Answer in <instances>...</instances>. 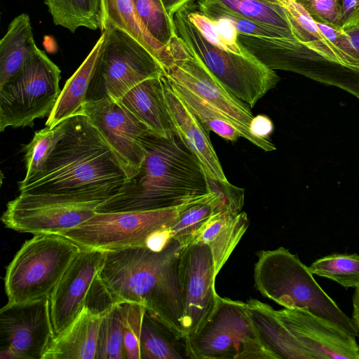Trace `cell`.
Instances as JSON below:
<instances>
[{"label": "cell", "mask_w": 359, "mask_h": 359, "mask_svg": "<svg viewBox=\"0 0 359 359\" xmlns=\"http://www.w3.org/2000/svg\"><path fill=\"white\" fill-rule=\"evenodd\" d=\"M123 337V310L118 303L102 316L95 359L126 358Z\"/></svg>", "instance_id": "cell-32"}, {"label": "cell", "mask_w": 359, "mask_h": 359, "mask_svg": "<svg viewBox=\"0 0 359 359\" xmlns=\"http://www.w3.org/2000/svg\"><path fill=\"white\" fill-rule=\"evenodd\" d=\"M137 14L147 32L166 46L175 34L173 19L161 0H133Z\"/></svg>", "instance_id": "cell-34"}, {"label": "cell", "mask_w": 359, "mask_h": 359, "mask_svg": "<svg viewBox=\"0 0 359 359\" xmlns=\"http://www.w3.org/2000/svg\"><path fill=\"white\" fill-rule=\"evenodd\" d=\"M194 3V1H192ZM196 9L213 20L226 19L236 27L238 33L254 36L285 38L297 40L293 33L248 20L230 12L205 6H197Z\"/></svg>", "instance_id": "cell-35"}, {"label": "cell", "mask_w": 359, "mask_h": 359, "mask_svg": "<svg viewBox=\"0 0 359 359\" xmlns=\"http://www.w3.org/2000/svg\"><path fill=\"white\" fill-rule=\"evenodd\" d=\"M245 305L262 344L274 359H314L278 319L269 305L255 299H250Z\"/></svg>", "instance_id": "cell-20"}, {"label": "cell", "mask_w": 359, "mask_h": 359, "mask_svg": "<svg viewBox=\"0 0 359 359\" xmlns=\"http://www.w3.org/2000/svg\"><path fill=\"white\" fill-rule=\"evenodd\" d=\"M118 304L97 273L88 290L84 307L93 313L102 316Z\"/></svg>", "instance_id": "cell-38"}, {"label": "cell", "mask_w": 359, "mask_h": 359, "mask_svg": "<svg viewBox=\"0 0 359 359\" xmlns=\"http://www.w3.org/2000/svg\"><path fill=\"white\" fill-rule=\"evenodd\" d=\"M103 39L104 36L102 33L87 57L66 81L53 109L48 116L46 126L53 128L81 111L86 101L87 93Z\"/></svg>", "instance_id": "cell-23"}, {"label": "cell", "mask_w": 359, "mask_h": 359, "mask_svg": "<svg viewBox=\"0 0 359 359\" xmlns=\"http://www.w3.org/2000/svg\"><path fill=\"white\" fill-rule=\"evenodd\" d=\"M128 180L97 128L86 116L77 114L67 119L43 170L18 184L20 194L32 201L97 207Z\"/></svg>", "instance_id": "cell-1"}, {"label": "cell", "mask_w": 359, "mask_h": 359, "mask_svg": "<svg viewBox=\"0 0 359 359\" xmlns=\"http://www.w3.org/2000/svg\"><path fill=\"white\" fill-rule=\"evenodd\" d=\"M1 358L42 359L55 337L49 297L8 302L0 311Z\"/></svg>", "instance_id": "cell-12"}, {"label": "cell", "mask_w": 359, "mask_h": 359, "mask_svg": "<svg viewBox=\"0 0 359 359\" xmlns=\"http://www.w3.org/2000/svg\"><path fill=\"white\" fill-rule=\"evenodd\" d=\"M194 0H180V1L174 6V7L168 12V14L170 17L172 18L174 13L184 5L193 1Z\"/></svg>", "instance_id": "cell-43"}, {"label": "cell", "mask_w": 359, "mask_h": 359, "mask_svg": "<svg viewBox=\"0 0 359 359\" xmlns=\"http://www.w3.org/2000/svg\"><path fill=\"white\" fill-rule=\"evenodd\" d=\"M348 36L349 40L351 41V43L353 44L354 48L356 50V55L358 60L359 62V25L353 27L351 29H349L346 32H345ZM358 99H359V79L357 86V90H356V96Z\"/></svg>", "instance_id": "cell-41"}, {"label": "cell", "mask_w": 359, "mask_h": 359, "mask_svg": "<svg viewBox=\"0 0 359 359\" xmlns=\"http://www.w3.org/2000/svg\"><path fill=\"white\" fill-rule=\"evenodd\" d=\"M55 25L74 33L84 27L95 30L102 28L101 0H44Z\"/></svg>", "instance_id": "cell-27"}, {"label": "cell", "mask_w": 359, "mask_h": 359, "mask_svg": "<svg viewBox=\"0 0 359 359\" xmlns=\"http://www.w3.org/2000/svg\"><path fill=\"white\" fill-rule=\"evenodd\" d=\"M95 206L35 201L19 195L10 201L1 215L6 227L18 232L60 233L91 217Z\"/></svg>", "instance_id": "cell-15"}, {"label": "cell", "mask_w": 359, "mask_h": 359, "mask_svg": "<svg viewBox=\"0 0 359 359\" xmlns=\"http://www.w3.org/2000/svg\"><path fill=\"white\" fill-rule=\"evenodd\" d=\"M184 341L190 358L274 359L262 344L245 303L219 296L208 320Z\"/></svg>", "instance_id": "cell-7"}, {"label": "cell", "mask_w": 359, "mask_h": 359, "mask_svg": "<svg viewBox=\"0 0 359 359\" xmlns=\"http://www.w3.org/2000/svg\"><path fill=\"white\" fill-rule=\"evenodd\" d=\"M162 74L140 83L126 93L118 102L145 125L152 134L168 138L175 133L164 100Z\"/></svg>", "instance_id": "cell-19"}, {"label": "cell", "mask_w": 359, "mask_h": 359, "mask_svg": "<svg viewBox=\"0 0 359 359\" xmlns=\"http://www.w3.org/2000/svg\"><path fill=\"white\" fill-rule=\"evenodd\" d=\"M101 31L104 39L86 101L107 97L118 102L140 83L163 74L156 59L130 35L111 25Z\"/></svg>", "instance_id": "cell-8"}, {"label": "cell", "mask_w": 359, "mask_h": 359, "mask_svg": "<svg viewBox=\"0 0 359 359\" xmlns=\"http://www.w3.org/2000/svg\"><path fill=\"white\" fill-rule=\"evenodd\" d=\"M144 157L134 177L98 205L96 212L148 211L173 208L208 196L209 179L195 155L176 134L142 139Z\"/></svg>", "instance_id": "cell-2"}, {"label": "cell", "mask_w": 359, "mask_h": 359, "mask_svg": "<svg viewBox=\"0 0 359 359\" xmlns=\"http://www.w3.org/2000/svg\"><path fill=\"white\" fill-rule=\"evenodd\" d=\"M37 49L29 15L16 16L0 41V87L20 71Z\"/></svg>", "instance_id": "cell-24"}, {"label": "cell", "mask_w": 359, "mask_h": 359, "mask_svg": "<svg viewBox=\"0 0 359 359\" xmlns=\"http://www.w3.org/2000/svg\"><path fill=\"white\" fill-rule=\"evenodd\" d=\"M165 47L170 62L163 74L170 81L189 89L224 112L237 124L241 137L265 151L276 149L270 138H259L250 133L249 125L254 117L251 108L230 92L176 33Z\"/></svg>", "instance_id": "cell-11"}, {"label": "cell", "mask_w": 359, "mask_h": 359, "mask_svg": "<svg viewBox=\"0 0 359 359\" xmlns=\"http://www.w3.org/2000/svg\"><path fill=\"white\" fill-rule=\"evenodd\" d=\"M170 81L175 92L209 131L231 142H236L241 137L237 124L214 104L189 89Z\"/></svg>", "instance_id": "cell-29"}, {"label": "cell", "mask_w": 359, "mask_h": 359, "mask_svg": "<svg viewBox=\"0 0 359 359\" xmlns=\"http://www.w3.org/2000/svg\"><path fill=\"white\" fill-rule=\"evenodd\" d=\"M79 114L97 128L128 180L137 175L145 154L142 139L151 133L148 128L118 102L107 97L86 101Z\"/></svg>", "instance_id": "cell-14"}, {"label": "cell", "mask_w": 359, "mask_h": 359, "mask_svg": "<svg viewBox=\"0 0 359 359\" xmlns=\"http://www.w3.org/2000/svg\"><path fill=\"white\" fill-rule=\"evenodd\" d=\"M186 6L187 17L202 36L214 46L224 51L250 56L252 54L239 42L238 31L226 19L213 20L199 12L192 1Z\"/></svg>", "instance_id": "cell-30"}, {"label": "cell", "mask_w": 359, "mask_h": 359, "mask_svg": "<svg viewBox=\"0 0 359 359\" xmlns=\"http://www.w3.org/2000/svg\"><path fill=\"white\" fill-rule=\"evenodd\" d=\"M197 6L222 9L240 17L293 33L284 8L278 0H194Z\"/></svg>", "instance_id": "cell-26"}, {"label": "cell", "mask_w": 359, "mask_h": 359, "mask_svg": "<svg viewBox=\"0 0 359 359\" xmlns=\"http://www.w3.org/2000/svg\"><path fill=\"white\" fill-rule=\"evenodd\" d=\"M177 339L181 338L146 309L140 335L141 359L183 358Z\"/></svg>", "instance_id": "cell-28"}, {"label": "cell", "mask_w": 359, "mask_h": 359, "mask_svg": "<svg viewBox=\"0 0 359 359\" xmlns=\"http://www.w3.org/2000/svg\"><path fill=\"white\" fill-rule=\"evenodd\" d=\"M61 70L39 48L20 71L0 87V131L32 127L48 116L61 93Z\"/></svg>", "instance_id": "cell-9"}, {"label": "cell", "mask_w": 359, "mask_h": 359, "mask_svg": "<svg viewBox=\"0 0 359 359\" xmlns=\"http://www.w3.org/2000/svg\"><path fill=\"white\" fill-rule=\"evenodd\" d=\"M168 13L177 4L180 0H161Z\"/></svg>", "instance_id": "cell-44"}, {"label": "cell", "mask_w": 359, "mask_h": 359, "mask_svg": "<svg viewBox=\"0 0 359 359\" xmlns=\"http://www.w3.org/2000/svg\"><path fill=\"white\" fill-rule=\"evenodd\" d=\"M182 246L172 238L160 251L147 245L106 252L98 273L118 303L142 304L180 338L185 337L179 280Z\"/></svg>", "instance_id": "cell-3"}, {"label": "cell", "mask_w": 359, "mask_h": 359, "mask_svg": "<svg viewBox=\"0 0 359 359\" xmlns=\"http://www.w3.org/2000/svg\"><path fill=\"white\" fill-rule=\"evenodd\" d=\"M101 318L83 307L74 320L55 336L42 359H95Z\"/></svg>", "instance_id": "cell-21"}, {"label": "cell", "mask_w": 359, "mask_h": 359, "mask_svg": "<svg viewBox=\"0 0 359 359\" xmlns=\"http://www.w3.org/2000/svg\"><path fill=\"white\" fill-rule=\"evenodd\" d=\"M105 251L81 248L49 297L55 336L67 328L84 307L90 284L102 266Z\"/></svg>", "instance_id": "cell-16"}, {"label": "cell", "mask_w": 359, "mask_h": 359, "mask_svg": "<svg viewBox=\"0 0 359 359\" xmlns=\"http://www.w3.org/2000/svg\"><path fill=\"white\" fill-rule=\"evenodd\" d=\"M340 8L341 31L359 25V0H340Z\"/></svg>", "instance_id": "cell-39"}, {"label": "cell", "mask_w": 359, "mask_h": 359, "mask_svg": "<svg viewBox=\"0 0 359 359\" xmlns=\"http://www.w3.org/2000/svg\"><path fill=\"white\" fill-rule=\"evenodd\" d=\"M66 123L67 120L53 128L46 126L36 131L32 140L22 146L26 169L24 179H29L43 170L50 153L65 133Z\"/></svg>", "instance_id": "cell-33"}, {"label": "cell", "mask_w": 359, "mask_h": 359, "mask_svg": "<svg viewBox=\"0 0 359 359\" xmlns=\"http://www.w3.org/2000/svg\"><path fill=\"white\" fill-rule=\"evenodd\" d=\"M352 320L355 327L359 330V287L355 288V292L352 298Z\"/></svg>", "instance_id": "cell-42"}, {"label": "cell", "mask_w": 359, "mask_h": 359, "mask_svg": "<svg viewBox=\"0 0 359 359\" xmlns=\"http://www.w3.org/2000/svg\"><path fill=\"white\" fill-rule=\"evenodd\" d=\"M313 275L333 280L344 287H359V255L333 253L314 261L309 266Z\"/></svg>", "instance_id": "cell-31"}, {"label": "cell", "mask_w": 359, "mask_h": 359, "mask_svg": "<svg viewBox=\"0 0 359 359\" xmlns=\"http://www.w3.org/2000/svg\"><path fill=\"white\" fill-rule=\"evenodd\" d=\"M278 319L314 359H359L355 337L299 309L276 311Z\"/></svg>", "instance_id": "cell-17"}, {"label": "cell", "mask_w": 359, "mask_h": 359, "mask_svg": "<svg viewBox=\"0 0 359 359\" xmlns=\"http://www.w3.org/2000/svg\"><path fill=\"white\" fill-rule=\"evenodd\" d=\"M246 212H222L215 214L205 225L196 242L210 249L218 274L249 226ZM195 242V243H196Z\"/></svg>", "instance_id": "cell-22"}, {"label": "cell", "mask_w": 359, "mask_h": 359, "mask_svg": "<svg viewBox=\"0 0 359 359\" xmlns=\"http://www.w3.org/2000/svg\"><path fill=\"white\" fill-rule=\"evenodd\" d=\"M204 198L161 210L95 212L79 226L58 234L69 238L81 248L105 252L146 245L154 233L170 227L187 204Z\"/></svg>", "instance_id": "cell-10"}, {"label": "cell", "mask_w": 359, "mask_h": 359, "mask_svg": "<svg viewBox=\"0 0 359 359\" xmlns=\"http://www.w3.org/2000/svg\"><path fill=\"white\" fill-rule=\"evenodd\" d=\"M249 130L257 137L269 139V135L273 132V124L267 116L259 114L252 119Z\"/></svg>", "instance_id": "cell-40"}, {"label": "cell", "mask_w": 359, "mask_h": 359, "mask_svg": "<svg viewBox=\"0 0 359 359\" xmlns=\"http://www.w3.org/2000/svg\"><path fill=\"white\" fill-rule=\"evenodd\" d=\"M318 23L341 30L340 0H294Z\"/></svg>", "instance_id": "cell-37"}, {"label": "cell", "mask_w": 359, "mask_h": 359, "mask_svg": "<svg viewBox=\"0 0 359 359\" xmlns=\"http://www.w3.org/2000/svg\"><path fill=\"white\" fill-rule=\"evenodd\" d=\"M217 275L207 245L196 242L182 247L179 280L185 337L196 332L214 311L219 297L215 289Z\"/></svg>", "instance_id": "cell-13"}, {"label": "cell", "mask_w": 359, "mask_h": 359, "mask_svg": "<svg viewBox=\"0 0 359 359\" xmlns=\"http://www.w3.org/2000/svg\"><path fill=\"white\" fill-rule=\"evenodd\" d=\"M124 351L126 359H141L140 335L146 306L140 303L123 302Z\"/></svg>", "instance_id": "cell-36"}, {"label": "cell", "mask_w": 359, "mask_h": 359, "mask_svg": "<svg viewBox=\"0 0 359 359\" xmlns=\"http://www.w3.org/2000/svg\"><path fill=\"white\" fill-rule=\"evenodd\" d=\"M102 25H111L124 31L144 46L160 64L163 71L169 63L166 47L145 29L135 11L133 0H101Z\"/></svg>", "instance_id": "cell-25"}, {"label": "cell", "mask_w": 359, "mask_h": 359, "mask_svg": "<svg viewBox=\"0 0 359 359\" xmlns=\"http://www.w3.org/2000/svg\"><path fill=\"white\" fill-rule=\"evenodd\" d=\"M81 249L57 233L34 234L27 240L6 268L4 286L8 302L49 297Z\"/></svg>", "instance_id": "cell-5"}, {"label": "cell", "mask_w": 359, "mask_h": 359, "mask_svg": "<svg viewBox=\"0 0 359 359\" xmlns=\"http://www.w3.org/2000/svg\"><path fill=\"white\" fill-rule=\"evenodd\" d=\"M254 280L265 297L286 309L305 310L357 337L359 330L317 283L309 267L296 255L280 247L257 253Z\"/></svg>", "instance_id": "cell-4"}, {"label": "cell", "mask_w": 359, "mask_h": 359, "mask_svg": "<svg viewBox=\"0 0 359 359\" xmlns=\"http://www.w3.org/2000/svg\"><path fill=\"white\" fill-rule=\"evenodd\" d=\"M175 32L208 69L238 99L252 108L280 77L254 55L221 50L208 42L189 21L185 6L172 15Z\"/></svg>", "instance_id": "cell-6"}, {"label": "cell", "mask_w": 359, "mask_h": 359, "mask_svg": "<svg viewBox=\"0 0 359 359\" xmlns=\"http://www.w3.org/2000/svg\"><path fill=\"white\" fill-rule=\"evenodd\" d=\"M164 100L172 130L195 155L210 179L222 184L229 182L209 137V130L190 110L163 74Z\"/></svg>", "instance_id": "cell-18"}]
</instances>
